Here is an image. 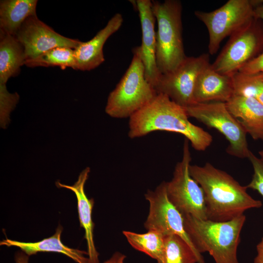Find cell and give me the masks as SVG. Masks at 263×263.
Listing matches in <instances>:
<instances>
[{"mask_svg": "<svg viewBox=\"0 0 263 263\" xmlns=\"http://www.w3.org/2000/svg\"><path fill=\"white\" fill-rule=\"evenodd\" d=\"M191 176L202 188L208 220L226 222L244 214L249 209L262 207L242 186L225 171L207 162L202 166L190 165Z\"/></svg>", "mask_w": 263, "mask_h": 263, "instance_id": "6da1fadb", "label": "cell"}, {"mask_svg": "<svg viewBox=\"0 0 263 263\" xmlns=\"http://www.w3.org/2000/svg\"><path fill=\"white\" fill-rule=\"evenodd\" d=\"M186 109L167 95L158 93L144 107L129 118L128 136L141 137L156 131L184 135L197 151H205L211 144V135L188 119Z\"/></svg>", "mask_w": 263, "mask_h": 263, "instance_id": "7a4b0ae2", "label": "cell"}, {"mask_svg": "<svg viewBox=\"0 0 263 263\" xmlns=\"http://www.w3.org/2000/svg\"><path fill=\"white\" fill-rule=\"evenodd\" d=\"M182 215L185 230L199 253L208 252L216 263H239L237 252L246 220L244 214L226 222Z\"/></svg>", "mask_w": 263, "mask_h": 263, "instance_id": "3957f363", "label": "cell"}, {"mask_svg": "<svg viewBox=\"0 0 263 263\" xmlns=\"http://www.w3.org/2000/svg\"><path fill=\"white\" fill-rule=\"evenodd\" d=\"M157 23L156 63L162 74L175 70L187 57L182 37V5L178 0H151Z\"/></svg>", "mask_w": 263, "mask_h": 263, "instance_id": "277c9868", "label": "cell"}, {"mask_svg": "<svg viewBox=\"0 0 263 263\" xmlns=\"http://www.w3.org/2000/svg\"><path fill=\"white\" fill-rule=\"evenodd\" d=\"M132 53L129 67L107 98L105 112L113 118H130L158 94L146 78L139 46Z\"/></svg>", "mask_w": 263, "mask_h": 263, "instance_id": "5b68a950", "label": "cell"}, {"mask_svg": "<svg viewBox=\"0 0 263 263\" xmlns=\"http://www.w3.org/2000/svg\"><path fill=\"white\" fill-rule=\"evenodd\" d=\"M254 9L252 0H229L211 12L195 11V16L208 31L209 54H216L225 38L251 21L254 19Z\"/></svg>", "mask_w": 263, "mask_h": 263, "instance_id": "8992f818", "label": "cell"}, {"mask_svg": "<svg viewBox=\"0 0 263 263\" xmlns=\"http://www.w3.org/2000/svg\"><path fill=\"white\" fill-rule=\"evenodd\" d=\"M188 117L214 128L228 141L226 151L239 158H248L250 150L246 132L227 108L225 103H196L185 108Z\"/></svg>", "mask_w": 263, "mask_h": 263, "instance_id": "52a82bcc", "label": "cell"}, {"mask_svg": "<svg viewBox=\"0 0 263 263\" xmlns=\"http://www.w3.org/2000/svg\"><path fill=\"white\" fill-rule=\"evenodd\" d=\"M191 161L189 141L185 139L182 159L176 164L171 180L166 182L167 195L182 215L189 214L199 219L207 220L203 190L189 173Z\"/></svg>", "mask_w": 263, "mask_h": 263, "instance_id": "ba28073f", "label": "cell"}, {"mask_svg": "<svg viewBox=\"0 0 263 263\" xmlns=\"http://www.w3.org/2000/svg\"><path fill=\"white\" fill-rule=\"evenodd\" d=\"M209 64V54L187 56L175 70L162 75L155 89L183 107L193 105L195 103L193 93L197 79Z\"/></svg>", "mask_w": 263, "mask_h": 263, "instance_id": "9c48e42d", "label": "cell"}, {"mask_svg": "<svg viewBox=\"0 0 263 263\" xmlns=\"http://www.w3.org/2000/svg\"><path fill=\"white\" fill-rule=\"evenodd\" d=\"M145 197L150 206L149 214L144 223L146 229L157 230L165 236L174 234L180 236L193 250L201 263H205L202 255L195 249L185 230L182 214L168 198L166 182L161 183L154 190H148Z\"/></svg>", "mask_w": 263, "mask_h": 263, "instance_id": "30bf717a", "label": "cell"}, {"mask_svg": "<svg viewBox=\"0 0 263 263\" xmlns=\"http://www.w3.org/2000/svg\"><path fill=\"white\" fill-rule=\"evenodd\" d=\"M256 19L230 36L212 67L218 73L231 76L255 57L263 37L257 29Z\"/></svg>", "mask_w": 263, "mask_h": 263, "instance_id": "8fae6325", "label": "cell"}, {"mask_svg": "<svg viewBox=\"0 0 263 263\" xmlns=\"http://www.w3.org/2000/svg\"><path fill=\"white\" fill-rule=\"evenodd\" d=\"M15 37L23 47L26 60L57 47L75 49L81 41L58 34L41 21L37 15L28 18Z\"/></svg>", "mask_w": 263, "mask_h": 263, "instance_id": "7c38bea8", "label": "cell"}, {"mask_svg": "<svg viewBox=\"0 0 263 263\" xmlns=\"http://www.w3.org/2000/svg\"><path fill=\"white\" fill-rule=\"evenodd\" d=\"M138 12L142 31V43L139 46L145 77L155 88L162 74L156 63V38L154 26L156 21L151 7V0H131Z\"/></svg>", "mask_w": 263, "mask_h": 263, "instance_id": "4fadbf2b", "label": "cell"}, {"mask_svg": "<svg viewBox=\"0 0 263 263\" xmlns=\"http://www.w3.org/2000/svg\"><path fill=\"white\" fill-rule=\"evenodd\" d=\"M123 18L120 13L114 14L106 26L90 40L81 41L74 49L76 70L90 71L105 61L103 46L107 39L121 27Z\"/></svg>", "mask_w": 263, "mask_h": 263, "instance_id": "5bb4252c", "label": "cell"}, {"mask_svg": "<svg viewBox=\"0 0 263 263\" xmlns=\"http://www.w3.org/2000/svg\"><path fill=\"white\" fill-rule=\"evenodd\" d=\"M90 172L89 167L86 168L79 174L77 180L72 186L56 182V186L72 191L75 194L77 204V210L80 225L84 229V239L86 240L88 257L90 263H99V253L95 246L94 240V223L92 220V211L94 205V199H89L85 192V184Z\"/></svg>", "mask_w": 263, "mask_h": 263, "instance_id": "9a60e30c", "label": "cell"}, {"mask_svg": "<svg viewBox=\"0 0 263 263\" xmlns=\"http://www.w3.org/2000/svg\"><path fill=\"white\" fill-rule=\"evenodd\" d=\"M234 95L231 76L216 72L210 63L199 75L193 97L196 103L226 102Z\"/></svg>", "mask_w": 263, "mask_h": 263, "instance_id": "2e32d148", "label": "cell"}, {"mask_svg": "<svg viewBox=\"0 0 263 263\" xmlns=\"http://www.w3.org/2000/svg\"><path fill=\"white\" fill-rule=\"evenodd\" d=\"M225 104L246 133L255 140H263V104L254 98L236 95Z\"/></svg>", "mask_w": 263, "mask_h": 263, "instance_id": "e0dca14e", "label": "cell"}, {"mask_svg": "<svg viewBox=\"0 0 263 263\" xmlns=\"http://www.w3.org/2000/svg\"><path fill=\"white\" fill-rule=\"evenodd\" d=\"M63 227L59 225L52 236L37 242H24L6 238L0 241V245L15 246L20 249L29 256L38 252H55L64 254L77 263H90L87 252L70 248L61 240Z\"/></svg>", "mask_w": 263, "mask_h": 263, "instance_id": "ac0fdd59", "label": "cell"}, {"mask_svg": "<svg viewBox=\"0 0 263 263\" xmlns=\"http://www.w3.org/2000/svg\"><path fill=\"white\" fill-rule=\"evenodd\" d=\"M37 0L0 1V32L15 36L24 21L37 15Z\"/></svg>", "mask_w": 263, "mask_h": 263, "instance_id": "d6986e66", "label": "cell"}, {"mask_svg": "<svg viewBox=\"0 0 263 263\" xmlns=\"http://www.w3.org/2000/svg\"><path fill=\"white\" fill-rule=\"evenodd\" d=\"M26 58L22 45L16 38L0 32V84L19 75Z\"/></svg>", "mask_w": 263, "mask_h": 263, "instance_id": "ffe728a7", "label": "cell"}, {"mask_svg": "<svg viewBox=\"0 0 263 263\" xmlns=\"http://www.w3.org/2000/svg\"><path fill=\"white\" fill-rule=\"evenodd\" d=\"M158 263H201L196 254L180 236L166 235L162 253Z\"/></svg>", "mask_w": 263, "mask_h": 263, "instance_id": "44dd1931", "label": "cell"}, {"mask_svg": "<svg viewBox=\"0 0 263 263\" xmlns=\"http://www.w3.org/2000/svg\"><path fill=\"white\" fill-rule=\"evenodd\" d=\"M123 234L134 249L142 252L157 261L160 257L164 246V235L155 230H149L145 233L123 231Z\"/></svg>", "mask_w": 263, "mask_h": 263, "instance_id": "7402d4cb", "label": "cell"}, {"mask_svg": "<svg viewBox=\"0 0 263 263\" xmlns=\"http://www.w3.org/2000/svg\"><path fill=\"white\" fill-rule=\"evenodd\" d=\"M24 65L28 67L58 66L64 70L69 67L76 70L74 49L67 47H57L40 55L26 60Z\"/></svg>", "mask_w": 263, "mask_h": 263, "instance_id": "603a6c76", "label": "cell"}, {"mask_svg": "<svg viewBox=\"0 0 263 263\" xmlns=\"http://www.w3.org/2000/svg\"><path fill=\"white\" fill-rule=\"evenodd\" d=\"M234 95L252 97L263 105V79L257 75L239 72L231 75Z\"/></svg>", "mask_w": 263, "mask_h": 263, "instance_id": "cb8c5ba5", "label": "cell"}, {"mask_svg": "<svg viewBox=\"0 0 263 263\" xmlns=\"http://www.w3.org/2000/svg\"><path fill=\"white\" fill-rule=\"evenodd\" d=\"M18 93L12 94L7 90L6 84H0V127L5 129L10 122V113L14 110L19 100Z\"/></svg>", "mask_w": 263, "mask_h": 263, "instance_id": "d4e9b609", "label": "cell"}, {"mask_svg": "<svg viewBox=\"0 0 263 263\" xmlns=\"http://www.w3.org/2000/svg\"><path fill=\"white\" fill-rule=\"evenodd\" d=\"M248 159L252 164L254 172L251 181L246 187L247 188L257 191L263 197V160L251 151Z\"/></svg>", "mask_w": 263, "mask_h": 263, "instance_id": "484cf974", "label": "cell"}, {"mask_svg": "<svg viewBox=\"0 0 263 263\" xmlns=\"http://www.w3.org/2000/svg\"><path fill=\"white\" fill-rule=\"evenodd\" d=\"M239 72L248 75L263 73V52L244 65Z\"/></svg>", "mask_w": 263, "mask_h": 263, "instance_id": "4316f807", "label": "cell"}, {"mask_svg": "<svg viewBox=\"0 0 263 263\" xmlns=\"http://www.w3.org/2000/svg\"><path fill=\"white\" fill-rule=\"evenodd\" d=\"M126 256L119 252H115L112 256L103 263H124Z\"/></svg>", "mask_w": 263, "mask_h": 263, "instance_id": "83f0119b", "label": "cell"}, {"mask_svg": "<svg viewBox=\"0 0 263 263\" xmlns=\"http://www.w3.org/2000/svg\"><path fill=\"white\" fill-rule=\"evenodd\" d=\"M257 256L254 259V263H263V237L256 245Z\"/></svg>", "mask_w": 263, "mask_h": 263, "instance_id": "f1b7e54d", "label": "cell"}, {"mask_svg": "<svg viewBox=\"0 0 263 263\" xmlns=\"http://www.w3.org/2000/svg\"><path fill=\"white\" fill-rule=\"evenodd\" d=\"M29 256L23 251H18L15 255L16 263H29Z\"/></svg>", "mask_w": 263, "mask_h": 263, "instance_id": "f546056e", "label": "cell"}, {"mask_svg": "<svg viewBox=\"0 0 263 263\" xmlns=\"http://www.w3.org/2000/svg\"><path fill=\"white\" fill-rule=\"evenodd\" d=\"M254 18L263 20V4H260L254 7Z\"/></svg>", "mask_w": 263, "mask_h": 263, "instance_id": "4dcf8cb0", "label": "cell"}, {"mask_svg": "<svg viewBox=\"0 0 263 263\" xmlns=\"http://www.w3.org/2000/svg\"><path fill=\"white\" fill-rule=\"evenodd\" d=\"M259 154L260 155V158L263 160V150H260L259 152Z\"/></svg>", "mask_w": 263, "mask_h": 263, "instance_id": "1f68e13d", "label": "cell"}, {"mask_svg": "<svg viewBox=\"0 0 263 263\" xmlns=\"http://www.w3.org/2000/svg\"><path fill=\"white\" fill-rule=\"evenodd\" d=\"M256 75H257L259 77H260L262 79H263V73L256 74Z\"/></svg>", "mask_w": 263, "mask_h": 263, "instance_id": "d6a6232c", "label": "cell"}]
</instances>
